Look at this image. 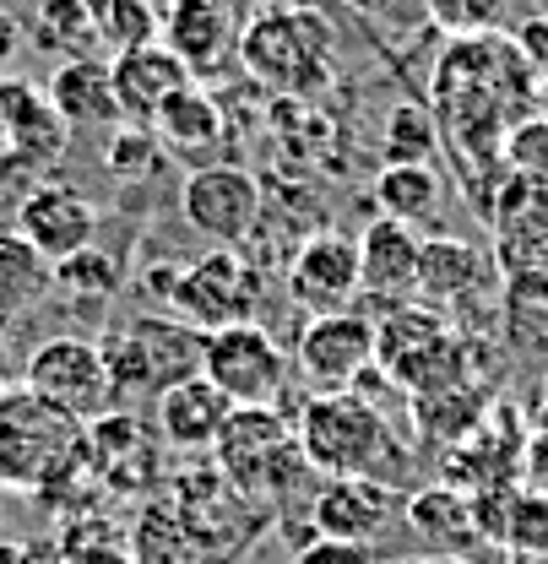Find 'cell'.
I'll return each mask as SVG.
<instances>
[{
  "label": "cell",
  "mask_w": 548,
  "mask_h": 564,
  "mask_svg": "<svg viewBox=\"0 0 548 564\" xmlns=\"http://www.w3.org/2000/svg\"><path fill=\"white\" fill-rule=\"evenodd\" d=\"M299 451L315 473L326 478H375L391 484L408 473V451L397 445L391 423L380 419V408L358 391H321L293 413Z\"/></svg>",
  "instance_id": "obj_1"
},
{
  "label": "cell",
  "mask_w": 548,
  "mask_h": 564,
  "mask_svg": "<svg viewBox=\"0 0 548 564\" xmlns=\"http://www.w3.org/2000/svg\"><path fill=\"white\" fill-rule=\"evenodd\" d=\"M212 456H217V473L256 505L299 494V484L315 473L299 451L293 419L277 413V408H234L217 445H212Z\"/></svg>",
  "instance_id": "obj_2"
},
{
  "label": "cell",
  "mask_w": 548,
  "mask_h": 564,
  "mask_svg": "<svg viewBox=\"0 0 548 564\" xmlns=\"http://www.w3.org/2000/svg\"><path fill=\"white\" fill-rule=\"evenodd\" d=\"M375 364L408 397L468 380V348L451 337V326L434 304H391V315L375 326Z\"/></svg>",
  "instance_id": "obj_3"
},
{
  "label": "cell",
  "mask_w": 548,
  "mask_h": 564,
  "mask_svg": "<svg viewBox=\"0 0 548 564\" xmlns=\"http://www.w3.org/2000/svg\"><path fill=\"white\" fill-rule=\"evenodd\" d=\"M82 423L39 402L28 386L0 397V489H39L82 451Z\"/></svg>",
  "instance_id": "obj_4"
},
{
  "label": "cell",
  "mask_w": 548,
  "mask_h": 564,
  "mask_svg": "<svg viewBox=\"0 0 548 564\" xmlns=\"http://www.w3.org/2000/svg\"><path fill=\"white\" fill-rule=\"evenodd\" d=\"M98 352H104L115 402L120 397H141V391H163L180 375L202 369V337L185 321L174 326V321H152V315H137L131 326L109 332L98 343Z\"/></svg>",
  "instance_id": "obj_5"
},
{
  "label": "cell",
  "mask_w": 548,
  "mask_h": 564,
  "mask_svg": "<svg viewBox=\"0 0 548 564\" xmlns=\"http://www.w3.org/2000/svg\"><path fill=\"white\" fill-rule=\"evenodd\" d=\"M256 304H261V272L239 250H223V245H212L202 261L180 267V278L163 299V310L180 315L202 337L239 326V321H256Z\"/></svg>",
  "instance_id": "obj_6"
},
{
  "label": "cell",
  "mask_w": 548,
  "mask_h": 564,
  "mask_svg": "<svg viewBox=\"0 0 548 564\" xmlns=\"http://www.w3.org/2000/svg\"><path fill=\"white\" fill-rule=\"evenodd\" d=\"M293 358L261 321H239L202 337V375L234 408H272L288 386Z\"/></svg>",
  "instance_id": "obj_7"
},
{
  "label": "cell",
  "mask_w": 548,
  "mask_h": 564,
  "mask_svg": "<svg viewBox=\"0 0 548 564\" xmlns=\"http://www.w3.org/2000/svg\"><path fill=\"white\" fill-rule=\"evenodd\" d=\"M22 386L39 402L61 408L76 423H93L115 408V386H109L104 352H98V343H87V337H44L39 348L28 352Z\"/></svg>",
  "instance_id": "obj_8"
},
{
  "label": "cell",
  "mask_w": 548,
  "mask_h": 564,
  "mask_svg": "<svg viewBox=\"0 0 548 564\" xmlns=\"http://www.w3.org/2000/svg\"><path fill=\"white\" fill-rule=\"evenodd\" d=\"M261 212H267L261 180L250 169H239V163H202L180 185L185 228L212 239V245H223V250H239L261 228Z\"/></svg>",
  "instance_id": "obj_9"
},
{
  "label": "cell",
  "mask_w": 548,
  "mask_h": 564,
  "mask_svg": "<svg viewBox=\"0 0 548 564\" xmlns=\"http://www.w3.org/2000/svg\"><path fill=\"white\" fill-rule=\"evenodd\" d=\"M288 293L299 310L310 315H337L347 304H358L364 278H358V239H347L337 228L304 239L288 261Z\"/></svg>",
  "instance_id": "obj_10"
},
{
  "label": "cell",
  "mask_w": 548,
  "mask_h": 564,
  "mask_svg": "<svg viewBox=\"0 0 548 564\" xmlns=\"http://www.w3.org/2000/svg\"><path fill=\"white\" fill-rule=\"evenodd\" d=\"M293 364L315 386H353L375 364V321L358 310L310 315L304 332L293 337Z\"/></svg>",
  "instance_id": "obj_11"
},
{
  "label": "cell",
  "mask_w": 548,
  "mask_h": 564,
  "mask_svg": "<svg viewBox=\"0 0 548 564\" xmlns=\"http://www.w3.org/2000/svg\"><path fill=\"white\" fill-rule=\"evenodd\" d=\"M98 202L87 196V191H76L66 180H39V191L22 202L17 212V234L44 256V261H71L76 250H87L93 245V234H98Z\"/></svg>",
  "instance_id": "obj_12"
},
{
  "label": "cell",
  "mask_w": 548,
  "mask_h": 564,
  "mask_svg": "<svg viewBox=\"0 0 548 564\" xmlns=\"http://www.w3.org/2000/svg\"><path fill=\"white\" fill-rule=\"evenodd\" d=\"M0 126H6V147L39 174H50L71 147V131L55 115L50 93L28 76H0Z\"/></svg>",
  "instance_id": "obj_13"
},
{
  "label": "cell",
  "mask_w": 548,
  "mask_h": 564,
  "mask_svg": "<svg viewBox=\"0 0 548 564\" xmlns=\"http://www.w3.org/2000/svg\"><path fill=\"white\" fill-rule=\"evenodd\" d=\"M109 82H115V98H120L126 126H152V115L180 87H191L196 76L185 70V61L169 44H137V50H115L109 55Z\"/></svg>",
  "instance_id": "obj_14"
},
{
  "label": "cell",
  "mask_w": 548,
  "mask_h": 564,
  "mask_svg": "<svg viewBox=\"0 0 548 564\" xmlns=\"http://www.w3.org/2000/svg\"><path fill=\"white\" fill-rule=\"evenodd\" d=\"M391 510H397V489L391 484L332 478L310 499V527L321 538H343V543H369L375 549V538L391 527Z\"/></svg>",
  "instance_id": "obj_15"
},
{
  "label": "cell",
  "mask_w": 548,
  "mask_h": 564,
  "mask_svg": "<svg viewBox=\"0 0 548 564\" xmlns=\"http://www.w3.org/2000/svg\"><path fill=\"white\" fill-rule=\"evenodd\" d=\"M163 44L185 61V70L202 82L212 70H223L239 55V33H234V11L223 0H169V22H163Z\"/></svg>",
  "instance_id": "obj_16"
},
{
  "label": "cell",
  "mask_w": 548,
  "mask_h": 564,
  "mask_svg": "<svg viewBox=\"0 0 548 564\" xmlns=\"http://www.w3.org/2000/svg\"><path fill=\"white\" fill-rule=\"evenodd\" d=\"M234 413V402L206 380L202 369L196 375H180L174 386L158 391V440L169 451H212L223 423Z\"/></svg>",
  "instance_id": "obj_17"
},
{
  "label": "cell",
  "mask_w": 548,
  "mask_h": 564,
  "mask_svg": "<svg viewBox=\"0 0 548 564\" xmlns=\"http://www.w3.org/2000/svg\"><path fill=\"white\" fill-rule=\"evenodd\" d=\"M418 234L408 223H391V217H375L364 234H358V278L369 299H386V304H402L408 293H418Z\"/></svg>",
  "instance_id": "obj_18"
},
{
  "label": "cell",
  "mask_w": 548,
  "mask_h": 564,
  "mask_svg": "<svg viewBox=\"0 0 548 564\" xmlns=\"http://www.w3.org/2000/svg\"><path fill=\"white\" fill-rule=\"evenodd\" d=\"M50 104L66 120V131H120V98L109 82V61H61L50 76Z\"/></svg>",
  "instance_id": "obj_19"
},
{
  "label": "cell",
  "mask_w": 548,
  "mask_h": 564,
  "mask_svg": "<svg viewBox=\"0 0 548 564\" xmlns=\"http://www.w3.org/2000/svg\"><path fill=\"white\" fill-rule=\"evenodd\" d=\"M152 137H158V147L169 152V158H191L196 169L206 163V152L223 141V104L206 93L202 82H191V87H180L158 115H152V126H147Z\"/></svg>",
  "instance_id": "obj_20"
},
{
  "label": "cell",
  "mask_w": 548,
  "mask_h": 564,
  "mask_svg": "<svg viewBox=\"0 0 548 564\" xmlns=\"http://www.w3.org/2000/svg\"><path fill=\"white\" fill-rule=\"evenodd\" d=\"M137 564H228L234 549L206 538L202 527L174 505H147L137 521Z\"/></svg>",
  "instance_id": "obj_21"
},
{
  "label": "cell",
  "mask_w": 548,
  "mask_h": 564,
  "mask_svg": "<svg viewBox=\"0 0 548 564\" xmlns=\"http://www.w3.org/2000/svg\"><path fill=\"white\" fill-rule=\"evenodd\" d=\"M488 272H494L488 256H483L479 245H468V239L440 234V239H423V245H418V293H423L434 310L473 299L483 282H488Z\"/></svg>",
  "instance_id": "obj_22"
},
{
  "label": "cell",
  "mask_w": 548,
  "mask_h": 564,
  "mask_svg": "<svg viewBox=\"0 0 548 564\" xmlns=\"http://www.w3.org/2000/svg\"><path fill=\"white\" fill-rule=\"evenodd\" d=\"M408 527L412 538L429 543V554H462L473 560V549L483 543L479 521H473V499L451 484H434V489H418L408 499Z\"/></svg>",
  "instance_id": "obj_23"
},
{
  "label": "cell",
  "mask_w": 548,
  "mask_h": 564,
  "mask_svg": "<svg viewBox=\"0 0 548 564\" xmlns=\"http://www.w3.org/2000/svg\"><path fill=\"white\" fill-rule=\"evenodd\" d=\"M33 39H39V50H50L61 61H109L98 0H39L33 6Z\"/></svg>",
  "instance_id": "obj_24"
},
{
  "label": "cell",
  "mask_w": 548,
  "mask_h": 564,
  "mask_svg": "<svg viewBox=\"0 0 548 564\" xmlns=\"http://www.w3.org/2000/svg\"><path fill=\"white\" fill-rule=\"evenodd\" d=\"M299 39H304V17L293 11H267L239 33V61L261 82H282V87H304L310 70L299 66Z\"/></svg>",
  "instance_id": "obj_25"
},
{
  "label": "cell",
  "mask_w": 548,
  "mask_h": 564,
  "mask_svg": "<svg viewBox=\"0 0 548 564\" xmlns=\"http://www.w3.org/2000/svg\"><path fill=\"white\" fill-rule=\"evenodd\" d=\"M55 293V261H44L17 228H0V326L39 310Z\"/></svg>",
  "instance_id": "obj_26"
},
{
  "label": "cell",
  "mask_w": 548,
  "mask_h": 564,
  "mask_svg": "<svg viewBox=\"0 0 548 564\" xmlns=\"http://www.w3.org/2000/svg\"><path fill=\"white\" fill-rule=\"evenodd\" d=\"M375 207H380V217L408 223V228L429 223L440 212V174H434V163H386L375 174Z\"/></svg>",
  "instance_id": "obj_27"
},
{
  "label": "cell",
  "mask_w": 548,
  "mask_h": 564,
  "mask_svg": "<svg viewBox=\"0 0 548 564\" xmlns=\"http://www.w3.org/2000/svg\"><path fill=\"white\" fill-rule=\"evenodd\" d=\"M98 11H104L109 55L115 50H137V44H163L169 0H98Z\"/></svg>",
  "instance_id": "obj_28"
},
{
  "label": "cell",
  "mask_w": 548,
  "mask_h": 564,
  "mask_svg": "<svg viewBox=\"0 0 548 564\" xmlns=\"http://www.w3.org/2000/svg\"><path fill=\"white\" fill-rule=\"evenodd\" d=\"M55 288H66L71 299H93V304H109L120 288H126V267L115 261V256H104V250H76L71 261L55 267Z\"/></svg>",
  "instance_id": "obj_29"
},
{
  "label": "cell",
  "mask_w": 548,
  "mask_h": 564,
  "mask_svg": "<svg viewBox=\"0 0 548 564\" xmlns=\"http://www.w3.org/2000/svg\"><path fill=\"white\" fill-rule=\"evenodd\" d=\"M499 554H516V560H548V494L522 489V484H516Z\"/></svg>",
  "instance_id": "obj_30"
},
{
  "label": "cell",
  "mask_w": 548,
  "mask_h": 564,
  "mask_svg": "<svg viewBox=\"0 0 548 564\" xmlns=\"http://www.w3.org/2000/svg\"><path fill=\"white\" fill-rule=\"evenodd\" d=\"M440 147V131H434V115L418 109V104H397L386 115V131H380V152L386 163H429Z\"/></svg>",
  "instance_id": "obj_31"
},
{
  "label": "cell",
  "mask_w": 548,
  "mask_h": 564,
  "mask_svg": "<svg viewBox=\"0 0 548 564\" xmlns=\"http://www.w3.org/2000/svg\"><path fill=\"white\" fill-rule=\"evenodd\" d=\"M499 158H505L511 174H522V180H533V185H548V120L522 115V120L505 131V141H499Z\"/></svg>",
  "instance_id": "obj_32"
},
{
  "label": "cell",
  "mask_w": 548,
  "mask_h": 564,
  "mask_svg": "<svg viewBox=\"0 0 548 564\" xmlns=\"http://www.w3.org/2000/svg\"><path fill=\"white\" fill-rule=\"evenodd\" d=\"M163 158H169V152L158 147V137H152L147 126H120V131L109 137V147H104V163H109L115 180H141V174H152Z\"/></svg>",
  "instance_id": "obj_33"
},
{
  "label": "cell",
  "mask_w": 548,
  "mask_h": 564,
  "mask_svg": "<svg viewBox=\"0 0 548 564\" xmlns=\"http://www.w3.org/2000/svg\"><path fill=\"white\" fill-rule=\"evenodd\" d=\"M429 6V22L445 28L451 39H479L494 33L499 17H505V0H423Z\"/></svg>",
  "instance_id": "obj_34"
},
{
  "label": "cell",
  "mask_w": 548,
  "mask_h": 564,
  "mask_svg": "<svg viewBox=\"0 0 548 564\" xmlns=\"http://www.w3.org/2000/svg\"><path fill=\"white\" fill-rule=\"evenodd\" d=\"M39 180H44V174H39L33 163H22L17 152L0 158V223H6V217L17 223V212H22V202L39 191Z\"/></svg>",
  "instance_id": "obj_35"
},
{
  "label": "cell",
  "mask_w": 548,
  "mask_h": 564,
  "mask_svg": "<svg viewBox=\"0 0 548 564\" xmlns=\"http://www.w3.org/2000/svg\"><path fill=\"white\" fill-rule=\"evenodd\" d=\"M288 564H375V549L369 543H343V538H315Z\"/></svg>",
  "instance_id": "obj_36"
},
{
  "label": "cell",
  "mask_w": 548,
  "mask_h": 564,
  "mask_svg": "<svg viewBox=\"0 0 548 564\" xmlns=\"http://www.w3.org/2000/svg\"><path fill=\"white\" fill-rule=\"evenodd\" d=\"M66 564H137V554L115 538H87V543H66Z\"/></svg>",
  "instance_id": "obj_37"
},
{
  "label": "cell",
  "mask_w": 548,
  "mask_h": 564,
  "mask_svg": "<svg viewBox=\"0 0 548 564\" xmlns=\"http://www.w3.org/2000/svg\"><path fill=\"white\" fill-rule=\"evenodd\" d=\"M522 489L548 494V429H533L522 445Z\"/></svg>",
  "instance_id": "obj_38"
},
{
  "label": "cell",
  "mask_w": 548,
  "mask_h": 564,
  "mask_svg": "<svg viewBox=\"0 0 548 564\" xmlns=\"http://www.w3.org/2000/svg\"><path fill=\"white\" fill-rule=\"evenodd\" d=\"M17 50H22V17L0 0V70L17 61Z\"/></svg>",
  "instance_id": "obj_39"
},
{
  "label": "cell",
  "mask_w": 548,
  "mask_h": 564,
  "mask_svg": "<svg viewBox=\"0 0 548 564\" xmlns=\"http://www.w3.org/2000/svg\"><path fill=\"white\" fill-rule=\"evenodd\" d=\"M0 564H44V554L33 543H17V538H0Z\"/></svg>",
  "instance_id": "obj_40"
},
{
  "label": "cell",
  "mask_w": 548,
  "mask_h": 564,
  "mask_svg": "<svg viewBox=\"0 0 548 564\" xmlns=\"http://www.w3.org/2000/svg\"><path fill=\"white\" fill-rule=\"evenodd\" d=\"M402 564H473V560H462V554H418V560H402Z\"/></svg>",
  "instance_id": "obj_41"
},
{
  "label": "cell",
  "mask_w": 548,
  "mask_h": 564,
  "mask_svg": "<svg viewBox=\"0 0 548 564\" xmlns=\"http://www.w3.org/2000/svg\"><path fill=\"white\" fill-rule=\"evenodd\" d=\"M533 109H538V120H548V76H538V93H533Z\"/></svg>",
  "instance_id": "obj_42"
},
{
  "label": "cell",
  "mask_w": 548,
  "mask_h": 564,
  "mask_svg": "<svg viewBox=\"0 0 548 564\" xmlns=\"http://www.w3.org/2000/svg\"><path fill=\"white\" fill-rule=\"evenodd\" d=\"M538 429H548V380H544V402H538Z\"/></svg>",
  "instance_id": "obj_43"
},
{
  "label": "cell",
  "mask_w": 548,
  "mask_h": 564,
  "mask_svg": "<svg viewBox=\"0 0 548 564\" xmlns=\"http://www.w3.org/2000/svg\"><path fill=\"white\" fill-rule=\"evenodd\" d=\"M494 564H527V560H516V554H499V560H494Z\"/></svg>",
  "instance_id": "obj_44"
},
{
  "label": "cell",
  "mask_w": 548,
  "mask_h": 564,
  "mask_svg": "<svg viewBox=\"0 0 548 564\" xmlns=\"http://www.w3.org/2000/svg\"><path fill=\"white\" fill-rule=\"evenodd\" d=\"M6 152H11V147H6V126H0V158H6Z\"/></svg>",
  "instance_id": "obj_45"
},
{
  "label": "cell",
  "mask_w": 548,
  "mask_h": 564,
  "mask_svg": "<svg viewBox=\"0 0 548 564\" xmlns=\"http://www.w3.org/2000/svg\"><path fill=\"white\" fill-rule=\"evenodd\" d=\"M6 391H11V386H6V369H0V397H6Z\"/></svg>",
  "instance_id": "obj_46"
},
{
  "label": "cell",
  "mask_w": 548,
  "mask_h": 564,
  "mask_svg": "<svg viewBox=\"0 0 548 564\" xmlns=\"http://www.w3.org/2000/svg\"><path fill=\"white\" fill-rule=\"evenodd\" d=\"M538 11H544V17H548V0H538Z\"/></svg>",
  "instance_id": "obj_47"
},
{
  "label": "cell",
  "mask_w": 548,
  "mask_h": 564,
  "mask_svg": "<svg viewBox=\"0 0 548 564\" xmlns=\"http://www.w3.org/2000/svg\"><path fill=\"white\" fill-rule=\"evenodd\" d=\"M0 343H6V326H0Z\"/></svg>",
  "instance_id": "obj_48"
},
{
  "label": "cell",
  "mask_w": 548,
  "mask_h": 564,
  "mask_svg": "<svg viewBox=\"0 0 548 564\" xmlns=\"http://www.w3.org/2000/svg\"><path fill=\"white\" fill-rule=\"evenodd\" d=\"M267 6H277V0H267Z\"/></svg>",
  "instance_id": "obj_49"
},
{
  "label": "cell",
  "mask_w": 548,
  "mask_h": 564,
  "mask_svg": "<svg viewBox=\"0 0 548 564\" xmlns=\"http://www.w3.org/2000/svg\"><path fill=\"white\" fill-rule=\"evenodd\" d=\"M55 564H66V560H55Z\"/></svg>",
  "instance_id": "obj_50"
}]
</instances>
